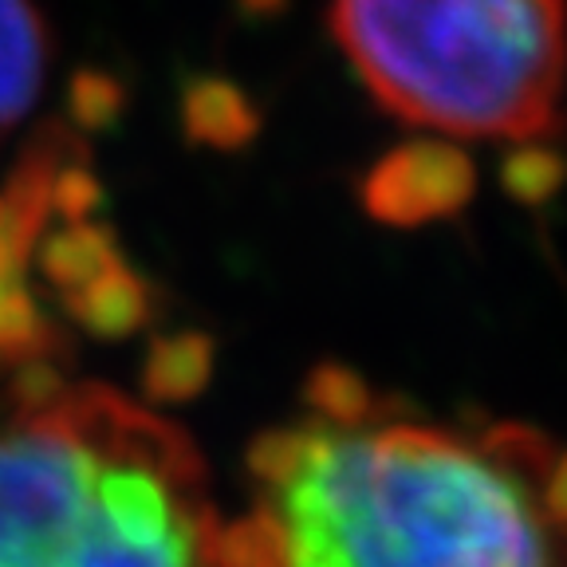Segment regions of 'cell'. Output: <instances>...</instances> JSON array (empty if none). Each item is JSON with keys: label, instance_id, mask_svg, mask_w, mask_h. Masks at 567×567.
<instances>
[{"label": "cell", "instance_id": "2", "mask_svg": "<svg viewBox=\"0 0 567 567\" xmlns=\"http://www.w3.org/2000/svg\"><path fill=\"white\" fill-rule=\"evenodd\" d=\"M0 567H245L194 437L106 382L0 406Z\"/></svg>", "mask_w": 567, "mask_h": 567}, {"label": "cell", "instance_id": "1", "mask_svg": "<svg viewBox=\"0 0 567 567\" xmlns=\"http://www.w3.org/2000/svg\"><path fill=\"white\" fill-rule=\"evenodd\" d=\"M245 567H567V445L316 402L248 457Z\"/></svg>", "mask_w": 567, "mask_h": 567}, {"label": "cell", "instance_id": "3", "mask_svg": "<svg viewBox=\"0 0 567 567\" xmlns=\"http://www.w3.org/2000/svg\"><path fill=\"white\" fill-rule=\"evenodd\" d=\"M331 28L402 123L473 142H536L559 126L567 0H336Z\"/></svg>", "mask_w": 567, "mask_h": 567}, {"label": "cell", "instance_id": "4", "mask_svg": "<svg viewBox=\"0 0 567 567\" xmlns=\"http://www.w3.org/2000/svg\"><path fill=\"white\" fill-rule=\"evenodd\" d=\"M48 24L32 0H0V138L32 115L48 80Z\"/></svg>", "mask_w": 567, "mask_h": 567}]
</instances>
